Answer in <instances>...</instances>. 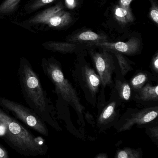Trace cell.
Returning a JSON list of instances; mask_svg holds the SVG:
<instances>
[{
  "label": "cell",
  "mask_w": 158,
  "mask_h": 158,
  "mask_svg": "<svg viewBox=\"0 0 158 158\" xmlns=\"http://www.w3.org/2000/svg\"><path fill=\"white\" fill-rule=\"evenodd\" d=\"M18 76L22 95L26 103L44 121L58 129L56 108L44 90L38 74L26 57L19 61Z\"/></svg>",
  "instance_id": "cell-1"
},
{
  "label": "cell",
  "mask_w": 158,
  "mask_h": 158,
  "mask_svg": "<svg viewBox=\"0 0 158 158\" xmlns=\"http://www.w3.org/2000/svg\"><path fill=\"white\" fill-rule=\"evenodd\" d=\"M0 138L11 148L23 156H43L47 146L42 138L35 137L28 130L0 108Z\"/></svg>",
  "instance_id": "cell-2"
},
{
  "label": "cell",
  "mask_w": 158,
  "mask_h": 158,
  "mask_svg": "<svg viewBox=\"0 0 158 158\" xmlns=\"http://www.w3.org/2000/svg\"><path fill=\"white\" fill-rule=\"evenodd\" d=\"M41 67L45 75L54 85L59 102L63 101L71 106L78 114L80 120L83 122V113L85 108L81 103L76 89L64 76L60 63L53 56L43 57Z\"/></svg>",
  "instance_id": "cell-3"
},
{
  "label": "cell",
  "mask_w": 158,
  "mask_h": 158,
  "mask_svg": "<svg viewBox=\"0 0 158 158\" xmlns=\"http://www.w3.org/2000/svg\"><path fill=\"white\" fill-rule=\"evenodd\" d=\"M72 77L76 84L83 91L87 102L96 105V96L101 84L100 77L85 60L84 53H78Z\"/></svg>",
  "instance_id": "cell-4"
},
{
  "label": "cell",
  "mask_w": 158,
  "mask_h": 158,
  "mask_svg": "<svg viewBox=\"0 0 158 158\" xmlns=\"http://www.w3.org/2000/svg\"><path fill=\"white\" fill-rule=\"evenodd\" d=\"M0 106L37 132L45 136L49 135L45 122L31 109L4 97H0Z\"/></svg>",
  "instance_id": "cell-5"
},
{
  "label": "cell",
  "mask_w": 158,
  "mask_h": 158,
  "mask_svg": "<svg viewBox=\"0 0 158 158\" xmlns=\"http://www.w3.org/2000/svg\"><path fill=\"white\" fill-rule=\"evenodd\" d=\"M99 51L95 48H88L89 54L95 66L101 84L104 87L112 84V74L115 71V65L112 53L100 48Z\"/></svg>",
  "instance_id": "cell-6"
},
{
  "label": "cell",
  "mask_w": 158,
  "mask_h": 158,
  "mask_svg": "<svg viewBox=\"0 0 158 158\" xmlns=\"http://www.w3.org/2000/svg\"><path fill=\"white\" fill-rule=\"evenodd\" d=\"M158 106L147 108L136 112L130 113L127 116H123L116 127L118 132L130 130L135 125H145L152 122L158 116Z\"/></svg>",
  "instance_id": "cell-7"
},
{
  "label": "cell",
  "mask_w": 158,
  "mask_h": 158,
  "mask_svg": "<svg viewBox=\"0 0 158 158\" xmlns=\"http://www.w3.org/2000/svg\"><path fill=\"white\" fill-rule=\"evenodd\" d=\"M100 47L109 52H116L129 56L135 55L140 52L142 48L140 42L136 40H130L128 42H101L94 44L89 47Z\"/></svg>",
  "instance_id": "cell-8"
},
{
  "label": "cell",
  "mask_w": 158,
  "mask_h": 158,
  "mask_svg": "<svg viewBox=\"0 0 158 158\" xmlns=\"http://www.w3.org/2000/svg\"><path fill=\"white\" fill-rule=\"evenodd\" d=\"M117 102L112 101L105 106L100 113L97 121V127L102 129H107L117 119V112L116 110Z\"/></svg>",
  "instance_id": "cell-9"
},
{
  "label": "cell",
  "mask_w": 158,
  "mask_h": 158,
  "mask_svg": "<svg viewBox=\"0 0 158 158\" xmlns=\"http://www.w3.org/2000/svg\"><path fill=\"white\" fill-rule=\"evenodd\" d=\"M42 46L45 50L64 54L79 53L84 49L80 48L79 44L62 42H45L42 43Z\"/></svg>",
  "instance_id": "cell-10"
},
{
  "label": "cell",
  "mask_w": 158,
  "mask_h": 158,
  "mask_svg": "<svg viewBox=\"0 0 158 158\" xmlns=\"http://www.w3.org/2000/svg\"><path fill=\"white\" fill-rule=\"evenodd\" d=\"M135 98L143 102H157L158 85H153L147 83L142 88L136 91Z\"/></svg>",
  "instance_id": "cell-11"
},
{
  "label": "cell",
  "mask_w": 158,
  "mask_h": 158,
  "mask_svg": "<svg viewBox=\"0 0 158 158\" xmlns=\"http://www.w3.org/2000/svg\"><path fill=\"white\" fill-rule=\"evenodd\" d=\"M104 39L99 35L92 31H84L80 33L77 37V39L73 41L74 43H87L86 46H90L94 44L105 42Z\"/></svg>",
  "instance_id": "cell-12"
},
{
  "label": "cell",
  "mask_w": 158,
  "mask_h": 158,
  "mask_svg": "<svg viewBox=\"0 0 158 158\" xmlns=\"http://www.w3.org/2000/svg\"><path fill=\"white\" fill-rule=\"evenodd\" d=\"M115 87L120 98L124 101H129L131 97V87L130 83L126 81L116 80Z\"/></svg>",
  "instance_id": "cell-13"
},
{
  "label": "cell",
  "mask_w": 158,
  "mask_h": 158,
  "mask_svg": "<svg viewBox=\"0 0 158 158\" xmlns=\"http://www.w3.org/2000/svg\"><path fill=\"white\" fill-rule=\"evenodd\" d=\"M21 0H4L0 4V18L13 15L17 10Z\"/></svg>",
  "instance_id": "cell-14"
},
{
  "label": "cell",
  "mask_w": 158,
  "mask_h": 158,
  "mask_svg": "<svg viewBox=\"0 0 158 158\" xmlns=\"http://www.w3.org/2000/svg\"><path fill=\"white\" fill-rule=\"evenodd\" d=\"M149 80V76L146 72H139L131 79L130 84L132 89L137 91L144 86Z\"/></svg>",
  "instance_id": "cell-15"
},
{
  "label": "cell",
  "mask_w": 158,
  "mask_h": 158,
  "mask_svg": "<svg viewBox=\"0 0 158 158\" xmlns=\"http://www.w3.org/2000/svg\"><path fill=\"white\" fill-rule=\"evenodd\" d=\"M143 151L141 148L133 149L124 148L117 150L115 158H143Z\"/></svg>",
  "instance_id": "cell-16"
},
{
  "label": "cell",
  "mask_w": 158,
  "mask_h": 158,
  "mask_svg": "<svg viewBox=\"0 0 158 158\" xmlns=\"http://www.w3.org/2000/svg\"><path fill=\"white\" fill-rule=\"evenodd\" d=\"M54 0H30L24 5V9L26 14H30L48 4L53 2Z\"/></svg>",
  "instance_id": "cell-17"
},
{
  "label": "cell",
  "mask_w": 158,
  "mask_h": 158,
  "mask_svg": "<svg viewBox=\"0 0 158 158\" xmlns=\"http://www.w3.org/2000/svg\"><path fill=\"white\" fill-rule=\"evenodd\" d=\"M110 52L115 55V57L117 60L119 66L121 69V72L122 75L123 77L126 76V74L128 72L133 70L132 67L123 54L121 53L117 52Z\"/></svg>",
  "instance_id": "cell-18"
},
{
  "label": "cell",
  "mask_w": 158,
  "mask_h": 158,
  "mask_svg": "<svg viewBox=\"0 0 158 158\" xmlns=\"http://www.w3.org/2000/svg\"><path fill=\"white\" fill-rule=\"evenodd\" d=\"M146 133L149 137L156 143V144L158 145V125H156L154 127H149L146 129Z\"/></svg>",
  "instance_id": "cell-19"
},
{
  "label": "cell",
  "mask_w": 158,
  "mask_h": 158,
  "mask_svg": "<svg viewBox=\"0 0 158 158\" xmlns=\"http://www.w3.org/2000/svg\"><path fill=\"white\" fill-rule=\"evenodd\" d=\"M151 68L154 72L158 74V53H156L154 56L151 61Z\"/></svg>",
  "instance_id": "cell-20"
},
{
  "label": "cell",
  "mask_w": 158,
  "mask_h": 158,
  "mask_svg": "<svg viewBox=\"0 0 158 158\" xmlns=\"http://www.w3.org/2000/svg\"><path fill=\"white\" fill-rule=\"evenodd\" d=\"M0 158H9L6 149L0 143Z\"/></svg>",
  "instance_id": "cell-21"
},
{
  "label": "cell",
  "mask_w": 158,
  "mask_h": 158,
  "mask_svg": "<svg viewBox=\"0 0 158 158\" xmlns=\"http://www.w3.org/2000/svg\"><path fill=\"white\" fill-rule=\"evenodd\" d=\"M127 12L125 9L122 8H118L116 10V15L120 17H123L127 15Z\"/></svg>",
  "instance_id": "cell-22"
},
{
  "label": "cell",
  "mask_w": 158,
  "mask_h": 158,
  "mask_svg": "<svg viewBox=\"0 0 158 158\" xmlns=\"http://www.w3.org/2000/svg\"><path fill=\"white\" fill-rule=\"evenodd\" d=\"M151 16L156 23H158V12L157 10H153L151 12Z\"/></svg>",
  "instance_id": "cell-23"
},
{
  "label": "cell",
  "mask_w": 158,
  "mask_h": 158,
  "mask_svg": "<svg viewBox=\"0 0 158 158\" xmlns=\"http://www.w3.org/2000/svg\"><path fill=\"white\" fill-rule=\"evenodd\" d=\"M132 0H121V3L123 6H128L130 5Z\"/></svg>",
  "instance_id": "cell-24"
},
{
  "label": "cell",
  "mask_w": 158,
  "mask_h": 158,
  "mask_svg": "<svg viewBox=\"0 0 158 158\" xmlns=\"http://www.w3.org/2000/svg\"><path fill=\"white\" fill-rule=\"evenodd\" d=\"M95 158H108L107 155L105 154H100L97 155Z\"/></svg>",
  "instance_id": "cell-25"
},
{
  "label": "cell",
  "mask_w": 158,
  "mask_h": 158,
  "mask_svg": "<svg viewBox=\"0 0 158 158\" xmlns=\"http://www.w3.org/2000/svg\"><path fill=\"white\" fill-rule=\"evenodd\" d=\"M74 0H66L67 3L70 5H73V4L74 3Z\"/></svg>",
  "instance_id": "cell-26"
}]
</instances>
